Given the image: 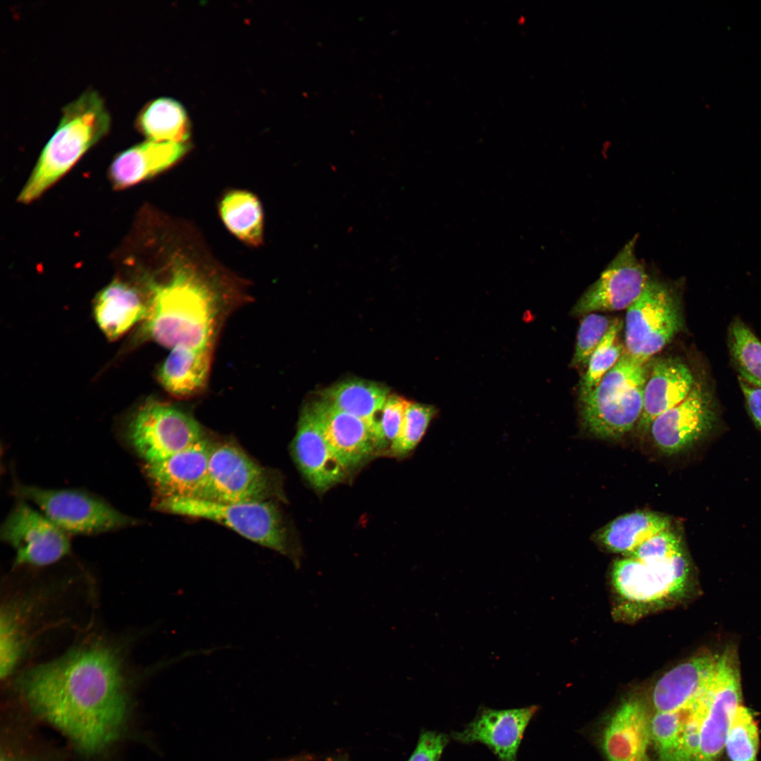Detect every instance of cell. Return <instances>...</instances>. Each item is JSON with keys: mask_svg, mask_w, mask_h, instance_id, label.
Wrapping results in <instances>:
<instances>
[{"mask_svg": "<svg viewBox=\"0 0 761 761\" xmlns=\"http://www.w3.org/2000/svg\"><path fill=\"white\" fill-rule=\"evenodd\" d=\"M32 711L82 753L95 754L120 736L128 699L117 654L101 643L80 645L18 679Z\"/></svg>", "mask_w": 761, "mask_h": 761, "instance_id": "6da1fadb", "label": "cell"}, {"mask_svg": "<svg viewBox=\"0 0 761 761\" xmlns=\"http://www.w3.org/2000/svg\"><path fill=\"white\" fill-rule=\"evenodd\" d=\"M144 333L163 347H213L224 315L218 292L190 266L178 264L164 283L150 281Z\"/></svg>", "mask_w": 761, "mask_h": 761, "instance_id": "7a4b0ae2", "label": "cell"}, {"mask_svg": "<svg viewBox=\"0 0 761 761\" xmlns=\"http://www.w3.org/2000/svg\"><path fill=\"white\" fill-rule=\"evenodd\" d=\"M110 125L111 117L104 101L94 90L85 91L66 105L18 201L29 203L42 195L106 135Z\"/></svg>", "mask_w": 761, "mask_h": 761, "instance_id": "3957f363", "label": "cell"}, {"mask_svg": "<svg viewBox=\"0 0 761 761\" xmlns=\"http://www.w3.org/2000/svg\"><path fill=\"white\" fill-rule=\"evenodd\" d=\"M626 352L588 394L580 397L584 428L603 439H617L636 427L650 365Z\"/></svg>", "mask_w": 761, "mask_h": 761, "instance_id": "277c9868", "label": "cell"}, {"mask_svg": "<svg viewBox=\"0 0 761 761\" xmlns=\"http://www.w3.org/2000/svg\"><path fill=\"white\" fill-rule=\"evenodd\" d=\"M159 510L213 521L244 538L293 557L281 512L273 500L220 502L200 498H160Z\"/></svg>", "mask_w": 761, "mask_h": 761, "instance_id": "5b68a950", "label": "cell"}, {"mask_svg": "<svg viewBox=\"0 0 761 761\" xmlns=\"http://www.w3.org/2000/svg\"><path fill=\"white\" fill-rule=\"evenodd\" d=\"M682 327L677 292L667 283L650 277L641 295L626 309V352L647 363Z\"/></svg>", "mask_w": 761, "mask_h": 761, "instance_id": "8992f818", "label": "cell"}, {"mask_svg": "<svg viewBox=\"0 0 761 761\" xmlns=\"http://www.w3.org/2000/svg\"><path fill=\"white\" fill-rule=\"evenodd\" d=\"M128 436L147 464L165 459L206 438L202 425L190 414L153 399L132 416Z\"/></svg>", "mask_w": 761, "mask_h": 761, "instance_id": "52a82bcc", "label": "cell"}, {"mask_svg": "<svg viewBox=\"0 0 761 761\" xmlns=\"http://www.w3.org/2000/svg\"><path fill=\"white\" fill-rule=\"evenodd\" d=\"M275 474L261 466L239 446L214 443L202 498L220 502L273 500L281 497Z\"/></svg>", "mask_w": 761, "mask_h": 761, "instance_id": "ba28073f", "label": "cell"}, {"mask_svg": "<svg viewBox=\"0 0 761 761\" xmlns=\"http://www.w3.org/2000/svg\"><path fill=\"white\" fill-rule=\"evenodd\" d=\"M615 591L624 600L654 605L683 597L691 584V568L683 552L660 561L642 562L625 557L612 571Z\"/></svg>", "mask_w": 761, "mask_h": 761, "instance_id": "9c48e42d", "label": "cell"}, {"mask_svg": "<svg viewBox=\"0 0 761 761\" xmlns=\"http://www.w3.org/2000/svg\"><path fill=\"white\" fill-rule=\"evenodd\" d=\"M18 494L36 504L66 533L93 534L129 526L132 520L105 502L83 492L19 485Z\"/></svg>", "mask_w": 761, "mask_h": 761, "instance_id": "30bf717a", "label": "cell"}, {"mask_svg": "<svg viewBox=\"0 0 761 761\" xmlns=\"http://www.w3.org/2000/svg\"><path fill=\"white\" fill-rule=\"evenodd\" d=\"M738 660L734 648L718 655L705 698L696 761H717L725 747L729 726L741 705Z\"/></svg>", "mask_w": 761, "mask_h": 761, "instance_id": "8fae6325", "label": "cell"}, {"mask_svg": "<svg viewBox=\"0 0 761 761\" xmlns=\"http://www.w3.org/2000/svg\"><path fill=\"white\" fill-rule=\"evenodd\" d=\"M637 239L636 235L627 242L586 290L573 307V315L627 309L638 298L650 276L636 256Z\"/></svg>", "mask_w": 761, "mask_h": 761, "instance_id": "7c38bea8", "label": "cell"}, {"mask_svg": "<svg viewBox=\"0 0 761 761\" xmlns=\"http://www.w3.org/2000/svg\"><path fill=\"white\" fill-rule=\"evenodd\" d=\"M1 537L16 550L14 565L46 566L70 551L66 533L24 502H20L1 527Z\"/></svg>", "mask_w": 761, "mask_h": 761, "instance_id": "4fadbf2b", "label": "cell"}, {"mask_svg": "<svg viewBox=\"0 0 761 761\" xmlns=\"http://www.w3.org/2000/svg\"><path fill=\"white\" fill-rule=\"evenodd\" d=\"M716 419L710 390L695 382L686 399L659 415L649 431L655 446L662 453L672 455L688 449L707 434Z\"/></svg>", "mask_w": 761, "mask_h": 761, "instance_id": "5bb4252c", "label": "cell"}, {"mask_svg": "<svg viewBox=\"0 0 761 761\" xmlns=\"http://www.w3.org/2000/svg\"><path fill=\"white\" fill-rule=\"evenodd\" d=\"M537 705L511 709L478 707L474 718L450 738L463 745H485L499 761H516L524 733L540 710Z\"/></svg>", "mask_w": 761, "mask_h": 761, "instance_id": "9a60e30c", "label": "cell"}, {"mask_svg": "<svg viewBox=\"0 0 761 761\" xmlns=\"http://www.w3.org/2000/svg\"><path fill=\"white\" fill-rule=\"evenodd\" d=\"M290 452L303 477L318 493L342 482L349 474L326 440L310 404L301 410Z\"/></svg>", "mask_w": 761, "mask_h": 761, "instance_id": "2e32d148", "label": "cell"}, {"mask_svg": "<svg viewBox=\"0 0 761 761\" xmlns=\"http://www.w3.org/2000/svg\"><path fill=\"white\" fill-rule=\"evenodd\" d=\"M214 445L206 438L165 459L147 464L145 472L160 498H202Z\"/></svg>", "mask_w": 761, "mask_h": 761, "instance_id": "e0dca14e", "label": "cell"}, {"mask_svg": "<svg viewBox=\"0 0 761 761\" xmlns=\"http://www.w3.org/2000/svg\"><path fill=\"white\" fill-rule=\"evenodd\" d=\"M330 447L349 473L379 454L371 425L320 399L310 404Z\"/></svg>", "mask_w": 761, "mask_h": 761, "instance_id": "ac0fdd59", "label": "cell"}, {"mask_svg": "<svg viewBox=\"0 0 761 761\" xmlns=\"http://www.w3.org/2000/svg\"><path fill=\"white\" fill-rule=\"evenodd\" d=\"M718 654L705 651L675 666L655 683L652 700L655 711L685 712L707 693Z\"/></svg>", "mask_w": 761, "mask_h": 761, "instance_id": "d6986e66", "label": "cell"}, {"mask_svg": "<svg viewBox=\"0 0 761 761\" xmlns=\"http://www.w3.org/2000/svg\"><path fill=\"white\" fill-rule=\"evenodd\" d=\"M651 716L643 700L630 697L612 713L602 732L607 761H650Z\"/></svg>", "mask_w": 761, "mask_h": 761, "instance_id": "ffe728a7", "label": "cell"}, {"mask_svg": "<svg viewBox=\"0 0 761 761\" xmlns=\"http://www.w3.org/2000/svg\"><path fill=\"white\" fill-rule=\"evenodd\" d=\"M695 383L692 372L681 360L663 358L655 361L644 387L638 430L644 433L649 431L659 415L686 399Z\"/></svg>", "mask_w": 761, "mask_h": 761, "instance_id": "44dd1931", "label": "cell"}, {"mask_svg": "<svg viewBox=\"0 0 761 761\" xmlns=\"http://www.w3.org/2000/svg\"><path fill=\"white\" fill-rule=\"evenodd\" d=\"M187 150L186 143L147 140L118 154L109 177L118 189L132 186L173 165Z\"/></svg>", "mask_w": 761, "mask_h": 761, "instance_id": "7402d4cb", "label": "cell"}, {"mask_svg": "<svg viewBox=\"0 0 761 761\" xmlns=\"http://www.w3.org/2000/svg\"><path fill=\"white\" fill-rule=\"evenodd\" d=\"M94 311L101 331L109 340H115L145 320L148 304L135 287L113 281L98 293Z\"/></svg>", "mask_w": 761, "mask_h": 761, "instance_id": "603a6c76", "label": "cell"}, {"mask_svg": "<svg viewBox=\"0 0 761 761\" xmlns=\"http://www.w3.org/2000/svg\"><path fill=\"white\" fill-rule=\"evenodd\" d=\"M212 354L213 347L171 349L158 371L159 383L175 397L197 395L206 385Z\"/></svg>", "mask_w": 761, "mask_h": 761, "instance_id": "cb8c5ba5", "label": "cell"}, {"mask_svg": "<svg viewBox=\"0 0 761 761\" xmlns=\"http://www.w3.org/2000/svg\"><path fill=\"white\" fill-rule=\"evenodd\" d=\"M665 516L636 511L617 517L598 533V541L609 550L626 555L657 533L670 528Z\"/></svg>", "mask_w": 761, "mask_h": 761, "instance_id": "d4e9b609", "label": "cell"}, {"mask_svg": "<svg viewBox=\"0 0 761 761\" xmlns=\"http://www.w3.org/2000/svg\"><path fill=\"white\" fill-rule=\"evenodd\" d=\"M389 395L388 389L382 384L354 378L325 389L321 399L371 426Z\"/></svg>", "mask_w": 761, "mask_h": 761, "instance_id": "484cf974", "label": "cell"}, {"mask_svg": "<svg viewBox=\"0 0 761 761\" xmlns=\"http://www.w3.org/2000/svg\"><path fill=\"white\" fill-rule=\"evenodd\" d=\"M136 127L147 140L185 143L190 136V122L185 108L168 97L147 104L137 117Z\"/></svg>", "mask_w": 761, "mask_h": 761, "instance_id": "4316f807", "label": "cell"}, {"mask_svg": "<svg viewBox=\"0 0 761 761\" xmlns=\"http://www.w3.org/2000/svg\"><path fill=\"white\" fill-rule=\"evenodd\" d=\"M220 213L226 227L238 238L253 245L261 242L262 209L252 193L241 190L228 193L221 202Z\"/></svg>", "mask_w": 761, "mask_h": 761, "instance_id": "83f0119b", "label": "cell"}, {"mask_svg": "<svg viewBox=\"0 0 761 761\" xmlns=\"http://www.w3.org/2000/svg\"><path fill=\"white\" fill-rule=\"evenodd\" d=\"M727 340L729 354L739 376L761 388V341L739 318L730 323Z\"/></svg>", "mask_w": 761, "mask_h": 761, "instance_id": "f1b7e54d", "label": "cell"}, {"mask_svg": "<svg viewBox=\"0 0 761 761\" xmlns=\"http://www.w3.org/2000/svg\"><path fill=\"white\" fill-rule=\"evenodd\" d=\"M622 326L623 322L614 318L607 333L590 357L579 383L580 397L590 392L624 353L623 345L618 341Z\"/></svg>", "mask_w": 761, "mask_h": 761, "instance_id": "f546056e", "label": "cell"}, {"mask_svg": "<svg viewBox=\"0 0 761 761\" xmlns=\"http://www.w3.org/2000/svg\"><path fill=\"white\" fill-rule=\"evenodd\" d=\"M759 731L751 711L741 705L727 733L725 747L731 761H757Z\"/></svg>", "mask_w": 761, "mask_h": 761, "instance_id": "4dcf8cb0", "label": "cell"}, {"mask_svg": "<svg viewBox=\"0 0 761 761\" xmlns=\"http://www.w3.org/2000/svg\"><path fill=\"white\" fill-rule=\"evenodd\" d=\"M438 412L433 405L409 402L400 432L388 454L395 457L409 454L419 444Z\"/></svg>", "mask_w": 761, "mask_h": 761, "instance_id": "1f68e13d", "label": "cell"}, {"mask_svg": "<svg viewBox=\"0 0 761 761\" xmlns=\"http://www.w3.org/2000/svg\"><path fill=\"white\" fill-rule=\"evenodd\" d=\"M408 404L409 401L403 397L390 395L374 420L371 428L379 454H388L397 438Z\"/></svg>", "mask_w": 761, "mask_h": 761, "instance_id": "d6a6232c", "label": "cell"}, {"mask_svg": "<svg viewBox=\"0 0 761 761\" xmlns=\"http://www.w3.org/2000/svg\"><path fill=\"white\" fill-rule=\"evenodd\" d=\"M684 712L655 711L651 717V743L659 761H671L677 747Z\"/></svg>", "mask_w": 761, "mask_h": 761, "instance_id": "836d02e7", "label": "cell"}, {"mask_svg": "<svg viewBox=\"0 0 761 761\" xmlns=\"http://www.w3.org/2000/svg\"><path fill=\"white\" fill-rule=\"evenodd\" d=\"M614 321V318L596 313L585 315L577 332L571 366H587L590 357L607 333Z\"/></svg>", "mask_w": 761, "mask_h": 761, "instance_id": "e575fe53", "label": "cell"}, {"mask_svg": "<svg viewBox=\"0 0 761 761\" xmlns=\"http://www.w3.org/2000/svg\"><path fill=\"white\" fill-rule=\"evenodd\" d=\"M683 551L681 539L669 528L646 540L625 557L642 562L660 561L672 558Z\"/></svg>", "mask_w": 761, "mask_h": 761, "instance_id": "d590c367", "label": "cell"}, {"mask_svg": "<svg viewBox=\"0 0 761 761\" xmlns=\"http://www.w3.org/2000/svg\"><path fill=\"white\" fill-rule=\"evenodd\" d=\"M450 736L434 730H422L407 761H440Z\"/></svg>", "mask_w": 761, "mask_h": 761, "instance_id": "8d00e7d4", "label": "cell"}, {"mask_svg": "<svg viewBox=\"0 0 761 761\" xmlns=\"http://www.w3.org/2000/svg\"><path fill=\"white\" fill-rule=\"evenodd\" d=\"M738 383L752 418L761 427V388L747 382L740 376Z\"/></svg>", "mask_w": 761, "mask_h": 761, "instance_id": "74e56055", "label": "cell"}, {"mask_svg": "<svg viewBox=\"0 0 761 761\" xmlns=\"http://www.w3.org/2000/svg\"><path fill=\"white\" fill-rule=\"evenodd\" d=\"M330 761H349V759L344 755H338L331 758Z\"/></svg>", "mask_w": 761, "mask_h": 761, "instance_id": "f35d334b", "label": "cell"}, {"mask_svg": "<svg viewBox=\"0 0 761 761\" xmlns=\"http://www.w3.org/2000/svg\"><path fill=\"white\" fill-rule=\"evenodd\" d=\"M1 761H12L6 755L1 754Z\"/></svg>", "mask_w": 761, "mask_h": 761, "instance_id": "ab89813d", "label": "cell"}]
</instances>
